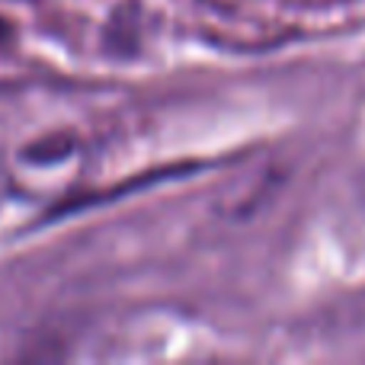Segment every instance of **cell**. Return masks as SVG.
Masks as SVG:
<instances>
[{"label": "cell", "mask_w": 365, "mask_h": 365, "mask_svg": "<svg viewBox=\"0 0 365 365\" xmlns=\"http://www.w3.org/2000/svg\"><path fill=\"white\" fill-rule=\"evenodd\" d=\"M362 199H365V180H362Z\"/></svg>", "instance_id": "cell-2"}, {"label": "cell", "mask_w": 365, "mask_h": 365, "mask_svg": "<svg viewBox=\"0 0 365 365\" xmlns=\"http://www.w3.org/2000/svg\"><path fill=\"white\" fill-rule=\"evenodd\" d=\"M10 38H13V26H10V23H6V19H4V16H0V48H4V45H6V42H10Z\"/></svg>", "instance_id": "cell-1"}]
</instances>
